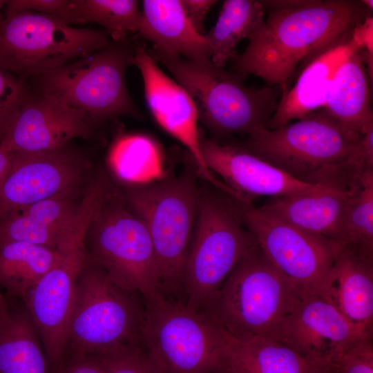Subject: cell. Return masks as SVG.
I'll use <instances>...</instances> for the list:
<instances>
[{
    "label": "cell",
    "instance_id": "1",
    "mask_svg": "<svg viewBox=\"0 0 373 373\" xmlns=\"http://www.w3.org/2000/svg\"><path fill=\"white\" fill-rule=\"evenodd\" d=\"M369 15L361 1L310 0L303 6L269 12L263 23L250 36L241 54L229 61L243 79L249 74L268 86L287 88L298 64L346 32Z\"/></svg>",
    "mask_w": 373,
    "mask_h": 373
},
{
    "label": "cell",
    "instance_id": "2",
    "mask_svg": "<svg viewBox=\"0 0 373 373\" xmlns=\"http://www.w3.org/2000/svg\"><path fill=\"white\" fill-rule=\"evenodd\" d=\"M146 50L189 93L198 120L213 135L249 137L267 128L280 98L278 86L248 87L236 73L217 66L211 59H187L153 47Z\"/></svg>",
    "mask_w": 373,
    "mask_h": 373
},
{
    "label": "cell",
    "instance_id": "3",
    "mask_svg": "<svg viewBox=\"0 0 373 373\" xmlns=\"http://www.w3.org/2000/svg\"><path fill=\"white\" fill-rule=\"evenodd\" d=\"M303 296L256 242L200 312L231 338H273Z\"/></svg>",
    "mask_w": 373,
    "mask_h": 373
},
{
    "label": "cell",
    "instance_id": "4",
    "mask_svg": "<svg viewBox=\"0 0 373 373\" xmlns=\"http://www.w3.org/2000/svg\"><path fill=\"white\" fill-rule=\"evenodd\" d=\"M247 205L213 186L200 189L197 216L182 271L186 305L200 312L256 242L243 217Z\"/></svg>",
    "mask_w": 373,
    "mask_h": 373
},
{
    "label": "cell",
    "instance_id": "5",
    "mask_svg": "<svg viewBox=\"0 0 373 373\" xmlns=\"http://www.w3.org/2000/svg\"><path fill=\"white\" fill-rule=\"evenodd\" d=\"M144 314L143 298L113 282L86 251L76 279L65 363L139 341Z\"/></svg>",
    "mask_w": 373,
    "mask_h": 373
},
{
    "label": "cell",
    "instance_id": "6",
    "mask_svg": "<svg viewBox=\"0 0 373 373\" xmlns=\"http://www.w3.org/2000/svg\"><path fill=\"white\" fill-rule=\"evenodd\" d=\"M144 303L140 341L159 373L229 371L227 335L205 314L164 295Z\"/></svg>",
    "mask_w": 373,
    "mask_h": 373
},
{
    "label": "cell",
    "instance_id": "7",
    "mask_svg": "<svg viewBox=\"0 0 373 373\" xmlns=\"http://www.w3.org/2000/svg\"><path fill=\"white\" fill-rule=\"evenodd\" d=\"M361 136L321 108L297 122L263 128L238 146L299 180L327 185L351 159Z\"/></svg>",
    "mask_w": 373,
    "mask_h": 373
},
{
    "label": "cell",
    "instance_id": "8",
    "mask_svg": "<svg viewBox=\"0 0 373 373\" xmlns=\"http://www.w3.org/2000/svg\"><path fill=\"white\" fill-rule=\"evenodd\" d=\"M198 174L195 164L189 166L175 178L137 186L126 195L132 211L148 229L163 295L168 298L183 293L182 271L197 216Z\"/></svg>",
    "mask_w": 373,
    "mask_h": 373
},
{
    "label": "cell",
    "instance_id": "9",
    "mask_svg": "<svg viewBox=\"0 0 373 373\" xmlns=\"http://www.w3.org/2000/svg\"><path fill=\"white\" fill-rule=\"evenodd\" d=\"M135 49L126 40L114 41L37 77L38 91L82 111L97 124L117 116L140 117L125 81Z\"/></svg>",
    "mask_w": 373,
    "mask_h": 373
},
{
    "label": "cell",
    "instance_id": "10",
    "mask_svg": "<svg viewBox=\"0 0 373 373\" xmlns=\"http://www.w3.org/2000/svg\"><path fill=\"white\" fill-rule=\"evenodd\" d=\"M90 258L124 289L144 300L163 295L160 272L148 229L117 194L106 198L88 229Z\"/></svg>",
    "mask_w": 373,
    "mask_h": 373
},
{
    "label": "cell",
    "instance_id": "11",
    "mask_svg": "<svg viewBox=\"0 0 373 373\" xmlns=\"http://www.w3.org/2000/svg\"><path fill=\"white\" fill-rule=\"evenodd\" d=\"M3 17L0 23V67L22 80L37 77L111 43L105 30L73 27L35 11Z\"/></svg>",
    "mask_w": 373,
    "mask_h": 373
},
{
    "label": "cell",
    "instance_id": "12",
    "mask_svg": "<svg viewBox=\"0 0 373 373\" xmlns=\"http://www.w3.org/2000/svg\"><path fill=\"white\" fill-rule=\"evenodd\" d=\"M245 223L269 260L304 296L325 297L334 260V242L247 205Z\"/></svg>",
    "mask_w": 373,
    "mask_h": 373
},
{
    "label": "cell",
    "instance_id": "13",
    "mask_svg": "<svg viewBox=\"0 0 373 373\" xmlns=\"http://www.w3.org/2000/svg\"><path fill=\"white\" fill-rule=\"evenodd\" d=\"M10 153L0 180V221L13 213L57 195L76 198L88 163L69 144L60 149Z\"/></svg>",
    "mask_w": 373,
    "mask_h": 373
},
{
    "label": "cell",
    "instance_id": "14",
    "mask_svg": "<svg viewBox=\"0 0 373 373\" xmlns=\"http://www.w3.org/2000/svg\"><path fill=\"white\" fill-rule=\"evenodd\" d=\"M349 321L325 298L303 296L278 327L273 339L322 365L333 363L354 342L372 336Z\"/></svg>",
    "mask_w": 373,
    "mask_h": 373
},
{
    "label": "cell",
    "instance_id": "15",
    "mask_svg": "<svg viewBox=\"0 0 373 373\" xmlns=\"http://www.w3.org/2000/svg\"><path fill=\"white\" fill-rule=\"evenodd\" d=\"M96 124L82 111L52 95L26 90L0 145L8 152L55 150L74 139L94 137Z\"/></svg>",
    "mask_w": 373,
    "mask_h": 373
},
{
    "label": "cell",
    "instance_id": "16",
    "mask_svg": "<svg viewBox=\"0 0 373 373\" xmlns=\"http://www.w3.org/2000/svg\"><path fill=\"white\" fill-rule=\"evenodd\" d=\"M134 65L142 74L147 105L158 124L187 149L200 175L213 186L234 195L235 191L216 178L206 164L198 113L189 93L159 68L144 46L136 47Z\"/></svg>",
    "mask_w": 373,
    "mask_h": 373
},
{
    "label": "cell",
    "instance_id": "17",
    "mask_svg": "<svg viewBox=\"0 0 373 373\" xmlns=\"http://www.w3.org/2000/svg\"><path fill=\"white\" fill-rule=\"evenodd\" d=\"M86 256H61L23 302L39 333L49 373L65 363L76 279Z\"/></svg>",
    "mask_w": 373,
    "mask_h": 373
},
{
    "label": "cell",
    "instance_id": "18",
    "mask_svg": "<svg viewBox=\"0 0 373 373\" xmlns=\"http://www.w3.org/2000/svg\"><path fill=\"white\" fill-rule=\"evenodd\" d=\"M200 147L209 170L249 200L314 193L325 186L299 180L236 144H222L200 135Z\"/></svg>",
    "mask_w": 373,
    "mask_h": 373
},
{
    "label": "cell",
    "instance_id": "19",
    "mask_svg": "<svg viewBox=\"0 0 373 373\" xmlns=\"http://www.w3.org/2000/svg\"><path fill=\"white\" fill-rule=\"evenodd\" d=\"M354 30V29H353ZM353 30L323 48L307 61L296 84L281 93L267 128L274 129L323 108L331 84L339 67L363 48Z\"/></svg>",
    "mask_w": 373,
    "mask_h": 373
},
{
    "label": "cell",
    "instance_id": "20",
    "mask_svg": "<svg viewBox=\"0 0 373 373\" xmlns=\"http://www.w3.org/2000/svg\"><path fill=\"white\" fill-rule=\"evenodd\" d=\"M334 260L324 298L352 324L373 335V256L334 242Z\"/></svg>",
    "mask_w": 373,
    "mask_h": 373
},
{
    "label": "cell",
    "instance_id": "21",
    "mask_svg": "<svg viewBox=\"0 0 373 373\" xmlns=\"http://www.w3.org/2000/svg\"><path fill=\"white\" fill-rule=\"evenodd\" d=\"M351 191L325 185L316 192L269 198L260 208L302 230L343 243Z\"/></svg>",
    "mask_w": 373,
    "mask_h": 373
},
{
    "label": "cell",
    "instance_id": "22",
    "mask_svg": "<svg viewBox=\"0 0 373 373\" xmlns=\"http://www.w3.org/2000/svg\"><path fill=\"white\" fill-rule=\"evenodd\" d=\"M139 38L170 55L191 60L211 59L212 50L205 36L191 23L182 0H144Z\"/></svg>",
    "mask_w": 373,
    "mask_h": 373
},
{
    "label": "cell",
    "instance_id": "23",
    "mask_svg": "<svg viewBox=\"0 0 373 373\" xmlns=\"http://www.w3.org/2000/svg\"><path fill=\"white\" fill-rule=\"evenodd\" d=\"M75 199L57 195L12 213L0 221V245L24 242L51 248L60 254L77 209Z\"/></svg>",
    "mask_w": 373,
    "mask_h": 373
},
{
    "label": "cell",
    "instance_id": "24",
    "mask_svg": "<svg viewBox=\"0 0 373 373\" xmlns=\"http://www.w3.org/2000/svg\"><path fill=\"white\" fill-rule=\"evenodd\" d=\"M0 309V373H49L37 329L24 303L6 296Z\"/></svg>",
    "mask_w": 373,
    "mask_h": 373
},
{
    "label": "cell",
    "instance_id": "25",
    "mask_svg": "<svg viewBox=\"0 0 373 373\" xmlns=\"http://www.w3.org/2000/svg\"><path fill=\"white\" fill-rule=\"evenodd\" d=\"M361 50L349 57L336 71L323 108L343 126L361 135L373 128L370 80Z\"/></svg>",
    "mask_w": 373,
    "mask_h": 373
},
{
    "label": "cell",
    "instance_id": "26",
    "mask_svg": "<svg viewBox=\"0 0 373 373\" xmlns=\"http://www.w3.org/2000/svg\"><path fill=\"white\" fill-rule=\"evenodd\" d=\"M227 337L231 349L229 371L231 373H310L326 366L303 358L271 338L257 336L236 339L228 335Z\"/></svg>",
    "mask_w": 373,
    "mask_h": 373
},
{
    "label": "cell",
    "instance_id": "27",
    "mask_svg": "<svg viewBox=\"0 0 373 373\" xmlns=\"http://www.w3.org/2000/svg\"><path fill=\"white\" fill-rule=\"evenodd\" d=\"M61 260L55 249L24 242L0 245V286L24 302L30 289Z\"/></svg>",
    "mask_w": 373,
    "mask_h": 373
},
{
    "label": "cell",
    "instance_id": "28",
    "mask_svg": "<svg viewBox=\"0 0 373 373\" xmlns=\"http://www.w3.org/2000/svg\"><path fill=\"white\" fill-rule=\"evenodd\" d=\"M265 10L259 0H226L218 21L206 38L211 46V60L224 67L237 53L235 48L264 22Z\"/></svg>",
    "mask_w": 373,
    "mask_h": 373
},
{
    "label": "cell",
    "instance_id": "29",
    "mask_svg": "<svg viewBox=\"0 0 373 373\" xmlns=\"http://www.w3.org/2000/svg\"><path fill=\"white\" fill-rule=\"evenodd\" d=\"M109 161L119 178L137 186L159 180L164 174L161 149L155 140L145 135L119 137L111 149Z\"/></svg>",
    "mask_w": 373,
    "mask_h": 373
},
{
    "label": "cell",
    "instance_id": "30",
    "mask_svg": "<svg viewBox=\"0 0 373 373\" xmlns=\"http://www.w3.org/2000/svg\"><path fill=\"white\" fill-rule=\"evenodd\" d=\"M347 185L351 196L343 244L373 256V169L356 171Z\"/></svg>",
    "mask_w": 373,
    "mask_h": 373
},
{
    "label": "cell",
    "instance_id": "31",
    "mask_svg": "<svg viewBox=\"0 0 373 373\" xmlns=\"http://www.w3.org/2000/svg\"><path fill=\"white\" fill-rule=\"evenodd\" d=\"M75 23H97L113 41H124L137 33L142 22L139 1L135 0H71Z\"/></svg>",
    "mask_w": 373,
    "mask_h": 373
},
{
    "label": "cell",
    "instance_id": "32",
    "mask_svg": "<svg viewBox=\"0 0 373 373\" xmlns=\"http://www.w3.org/2000/svg\"><path fill=\"white\" fill-rule=\"evenodd\" d=\"M93 357L104 373H159L140 341L118 345Z\"/></svg>",
    "mask_w": 373,
    "mask_h": 373
},
{
    "label": "cell",
    "instance_id": "33",
    "mask_svg": "<svg viewBox=\"0 0 373 373\" xmlns=\"http://www.w3.org/2000/svg\"><path fill=\"white\" fill-rule=\"evenodd\" d=\"M26 90L23 80L0 67V140L16 117Z\"/></svg>",
    "mask_w": 373,
    "mask_h": 373
},
{
    "label": "cell",
    "instance_id": "34",
    "mask_svg": "<svg viewBox=\"0 0 373 373\" xmlns=\"http://www.w3.org/2000/svg\"><path fill=\"white\" fill-rule=\"evenodd\" d=\"M335 373H373L372 336L362 337L350 345L333 363Z\"/></svg>",
    "mask_w": 373,
    "mask_h": 373
},
{
    "label": "cell",
    "instance_id": "35",
    "mask_svg": "<svg viewBox=\"0 0 373 373\" xmlns=\"http://www.w3.org/2000/svg\"><path fill=\"white\" fill-rule=\"evenodd\" d=\"M5 15L30 10L55 17L66 24H74L71 0L5 1Z\"/></svg>",
    "mask_w": 373,
    "mask_h": 373
},
{
    "label": "cell",
    "instance_id": "36",
    "mask_svg": "<svg viewBox=\"0 0 373 373\" xmlns=\"http://www.w3.org/2000/svg\"><path fill=\"white\" fill-rule=\"evenodd\" d=\"M184 10L195 30L206 36L204 20L211 8L217 2L215 0H182Z\"/></svg>",
    "mask_w": 373,
    "mask_h": 373
},
{
    "label": "cell",
    "instance_id": "37",
    "mask_svg": "<svg viewBox=\"0 0 373 373\" xmlns=\"http://www.w3.org/2000/svg\"><path fill=\"white\" fill-rule=\"evenodd\" d=\"M54 373H104L93 356H84L68 361Z\"/></svg>",
    "mask_w": 373,
    "mask_h": 373
},
{
    "label": "cell",
    "instance_id": "38",
    "mask_svg": "<svg viewBox=\"0 0 373 373\" xmlns=\"http://www.w3.org/2000/svg\"><path fill=\"white\" fill-rule=\"evenodd\" d=\"M265 11L286 10L307 4L310 0H259Z\"/></svg>",
    "mask_w": 373,
    "mask_h": 373
},
{
    "label": "cell",
    "instance_id": "39",
    "mask_svg": "<svg viewBox=\"0 0 373 373\" xmlns=\"http://www.w3.org/2000/svg\"><path fill=\"white\" fill-rule=\"evenodd\" d=\"M10 162V153L0 145V180L6 173Z\"/></svg>",
    "mask_w": 373,
    "mask_h": 373
},
{
    "label": "cell",
    "instance_id": "40",
    "mask_svg": "<svg viewBox=\"0 0 373 373\" xmlns=\"http://www.w3.org/2000/svg\"><path fill=\"white\" fill-rule=\"evenodd\" d=\"M310 373H335L332 366H325L318 368Z\"/></svg>",
    "mask_w": 373,
    "mask_h": 373
},
{
    "label": "cell",
    "instance_id": "41",
    "mask_svg": "<svg viewBox=\"0 0 373 373\" xmlns=\"http://www.w3.org/2000/svg\"><path fill=\"white\" fill-rule=\"evenodd\" d=\"M361 2L365 6V7L370 11L373 9V1L372 0H362Z\"/></svg>",
    "mask_w": 373,
    "mask_h": 373
},
{
    "label": "cell",
    "instance_id": "42",
    "mask_svg": "<svg viewBox=\"0 0 373 373\" xmlns=\"http://www.w3.org/2000/svg\"><path fill=\"white\" fill-rule=\"evenodd\" d=\"M7 301L6 296L0 291V309L6 306Z\"/></svg>",
    "mask_w": 373,
    "mask_h": 373
},
{
    "label": "cell",
    "instance_id": "43",
    "mask_svg": "<svg viewBox=\"0 0 373 373\" xmlns=\"http://www.w3.org/2000/svg\"><path fill=\"white\" fill-rule=\"evenodd\" d=\"M5 1L0 0V23L2 22V21L4 19L3 15H2L1 10L3 6H4Z\"/></svg>",
    "mask_w": 373,
    "mask_h": 373
},
{
    "label": "cell",
    "instance_id": "44",
    "mask_svg": "<svg viewBox=\"0 0 373 373\" xmlns=\"http://www.w3.org/2000/svg\"><path fill=\"white\" fill-rule=\"evenodd\" d=\"M215 373H231V372L229 370H224V371H220V372H218Z\"/></svg>",
    "mask_w": 373,
    "mask_h": 373
}]
</instances>
